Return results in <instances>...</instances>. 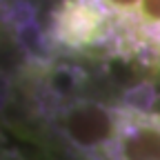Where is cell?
Segmentation results:
<instances>
[{
    "instance_id": "6da1fadb",
    "label": "cell",
    "mask_w": 160,
    "mask_h": 160,
    "mask_svg": "<svg viewBox=\"0 0 160 160\" xmlns=\"http://www.w3.org/2000/svg\"><path fill=\"white\" fill-rule=\"evenodd\" d=\"M38 105H42L40 109L51 107V127L78 156L85 160H107L120 127V107L91 98L38 100Z\"/></svg>"
},
{
    "instance_id": "7a4b0ae2",
    "label": "cell",
    "mask_w": 160,
    "mask_h": 160,
    "mask_svg": "<svg viewBox=\"0 0 160 160\" xmlns=\"http://www.w3.org/2000/svg\"><path fill=\"white\" fill-rule=\"evenodd\" d=\"M49 33L58 45L71 51L105 49L111 25L93 0H62L53 11Z\"/></svg>"
},
{
    "instance_id": "3957f363",
    "label": "cell",
    "mask_w": 160,
    "mask_h": 160,
    "mask_svg": "<svg viewBox=\"0 0 160 160\" xmlns=\"http://www.w3.org/2000/svg\"><path fill=\"white\" fill-rule=\"evenodd\" d=\"M107 160H160V113L120 107V127Z\"/></svg>"
},
{
    "instance_id": "277c9868",
    "label": "cell",
    "mask_w": 160,
    "mask_h": 160,
    "mask_svg": "<svg viewBox=\"0 0 160 160\" xmlns=\"http://www.w3.org/2000/svg\"><path fill=\"white\" fill-rule=\"evenodd\" d=\"M160 100V89L151 80H142L133 87H129L122 96H120V107L129 111H142L151 113V109L158 105Z\"/></svg>"
},
{
    "instance_id": "5b68a950",
    "label": "cell",
    "mask_w": 160,
    "mask_h": 160,
    "mask_svg": "<svg viewBox=\"0 0 160 160\" xmlns=\"http://www.w3.org/2000/svg\"><path fill=\"white\" fill-rule=\"evenodd\" d=\"M96 7L105 13V18L109 20V25H111V36L120 29V27H125L129 20L133 18L138 5H140V0H93ZM109 36V40H111Z\"/></svg>"
}]
</instances>
